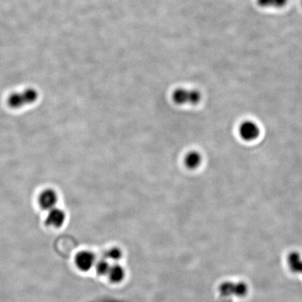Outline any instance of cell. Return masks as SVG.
Instances as JSON below:
<instances>
[{
    "instance_id": "6da1fadb",
    "label": "cell",
    "mask_w": 302,
    "mask_h": 302,
    "mask_svg": "<svg viewBox=\"0 0 302 302\" xmlns=\"http://www.w3.org/2000/svg\"><path fill=\"white\" fill-rule=\"evenodd\" d=\"M38 99V93L34 88H27L22 92L14 93L8 98V104L12 109H20L33 104Z\"/></svg>"
},
{
    "instance_id": "7a4b0ae2",
    "label": "cell",
    "mask_w": 302,
    "mask_h": 302,
    "mask_svg": "<svg viewBox=\"0 0 302 302\" xmlns=\"http://www.w3.org/2000/svg\"><path fill=\"white\" fill-rule=\"evenodd\" d=\"M173 102L179 105L197 104L202 99V94L197 90L180 88L175 90L172 94Z\"/></svg>"
},
{
    "instance_id": "3957f363",
    "label": "cell",
    "mask_w": 302,
    "mask_h": 302,
    "mask_svg": "<svg viewBox=\"0 0 302 302\" xmlns=\"http://www.w3.org/2000/svg\"><path fill=\"white\" fill-rule=\"evenodd\" d=\"M219 291L223 298H230L232 296L243 297L248 293V288L244 282H226L222 284Z\"/></svg>"
},
{
    "instance_id": "277c9868",
    "label": "cell",
    "mask_w": 302,
    "mask_h": 302,
    "mask_svg": "<svg viewBox=\"0 0 302 302\" xmlns=\"http://www.w3.org/2000/svg\"><path fill=\"white\" fill-rule=\"evenodd\" d=\"M239 135L245 141H253L260 135V128L253 121L244 122L239 128Z\"/></svg>"
},
{
    "instance_id": "5b68a950",
    "label": "cell",
    "mask_w": 302,
    "mask_h": 302,
    "mask_svg": "<svg viewBox=\"0 0 302 302\" xmlns=\"http://www.w3.org/2000/svg\"><path fill=\"white\" fill-rule=\"evenodd\" d=\"M95 255L92 252L83 250L77 254L75 263L81 271H88L95 264Z\"/></svg>"
},
{
    "instance_id": "8992f818",
    "label": "cell",
    "mask_w": 302,
    "mask_h": 302,
    "mask_svg": "<svg viewBox=\"0 0 302 302\" xmlns=\"http://www.w3.org/2000/svg\"><path fill=\"white\" fill-rule=\"evenodd\" d=\"M58 201L57 192L53 189H44L38 197V204L41 208L51 210L56 207Z\"/></svg>"
},
{
    "instance_id": "52a82bcc",
    "label": "cell",
    "mask_w": 302,
    "mask_h": 302,
    "mask_svg": "<svg viewBox=\"0 0 302 302\" xmlns=\"http://www.w3.org/2000/svg\"><path fill=\"white\" fill-rule=\"evenodd\" d=\"M66 220V215L65 211L60 208L55 207L52 209L49 210V213L46 216V226H54V227H59L64 224Z\"/></svg>"
},
{
    "instance_id": "ba28073f",
    "label": "cell",
    "mask_w": 302,
    "mask_h": 302,
    "mask_svg": "<svg viewBox=\"0 0 302 302\" xmlns=\"http://www.w3.org/2000/svg\"><path fill=\"white\" fill-rule=\"evenodd\" d=\"M287 264L292 272L302 274V256L300 253L293 252L289 254Z\"/></svg>"
},
{
    "instance_id": "9c48e42d",
    "label": "cell",
    "mask_w": 302,
    "mask_h": 302,
    "mask_svg": "<svg viewBox=\"0 0 302 302\" xmlns=\"http://www.w3.org/2000/svg\"><path fill=\"white\" fill-rule=\"evenodd\" d=\"M202 157L200 152L197 151H191L185 157V165L189 170H194L200 167L202 163Z\"/></svg>"
},
{
    "instance_id": "30bf717a",
    "label": "cell",
    "mask_w": 302,
    "mask_h": 302,
    "mask_svg": "<svg viewBox=\"0 0 302 302\" xmlns=\"http://www.w3.org/2000/svg\"><path fill=\"white\" fill-rule=\"evenodd\" d=\"M108 275L110 280L113 283H120L124 279L125 269L120 265L113 264L111 266Z\"/></svg>"
},
{
    "instance_id": "8fae6325",
    "label": "cell",
    "mask_w": 302,
    "mask_h": 302,
    "mask_svg": "<svg viewBox=\"0 0 302 302\" xmlns=\"http://www.w3.org/2000/svg\"><path fill=\"white\" fill-rule=\"evenodd\" d=\"M257 2L261 7L280 9L286 6L288 0H257Z\"/></svg>"
},
{
    "instance_id": "7c38bea8",
    "label": "cell",
    "mask_w": 302,
    "mask_h": 302,
    "mask_svg": "<svg viewBox=\"0 0 302 302\" xmlns=\"http://www.w3.org/2000/svg\"><path fill=\"white\" fill-rule=\"evenodd\" d=\"M111 265L109 262L106 260H100L96 263V270L99 275H106L108 274Z\"/></svg>"
},
{
    "instance_id": "4fadbf2b",
    "label": "cell",
    "mask_w": 302,
    "mask_h": 302,
    "mask_svg": "<svg viewBox=\"0 0 302 302\" xmlns=\"http://www.w3.org/2000/svg\"><path fill=\"white\" fill-rule=\"evenodd\" d=\"M121 250L118 248H113L109 250L107 253V258L109 259L113 260V261H118L122 258Z\"/></svg>"
},
{
    "instance_id": "5bb4252c",
    "label": "cell",
    "mask_w": 302,
    "mask_h": 302,
    "mask_svg": "<svg viewBox=\"0 0 302 302\" xmlns=\"http://www.w3.org/2000/svg\"></svg>"
}]
</instances>
